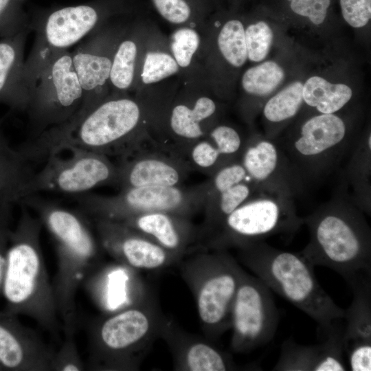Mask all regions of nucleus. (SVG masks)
I'll return each instance as SVG.
<instances>
[{
	"label": "nucleus",
	"mask_w": 371,
	"mask_h": 371,
	"mask_svg": "<svg viewBox=\"0 0 371 371\" xmlns=\"http://www.w3.org/2000/svg\"><path fill=\"white\" fill-rule=\"evenodd\" d=\"M303 220L310 240L300 253L313 267L335 271L352 290L371 286V231L359 207L338 194Z\"/></svg>",
	"instance_id": "1"
},
{
	"label": "nucleus",
	"mask_w": 371,
	"mask_h": 371,
	"mask_svg": "<svg viewBox=\"0 0 371 371\" xmlns=\"http://www.w3.org/2000/svg\"><path fill=\"white\" fill-rule=\"evenodd\" d=\"M19 204L32 210L53 237L58 254V271L53 286L57 311L65 335H74L78 288L101 265L104 250L84 213L32 194Z\"/></svg>",
	"instance_id": "2"
},
{
	"label": "nucleus",
	"mask_w": 371,
	"mask_h": 371,
	"mask_svg": "<svg viewBox=\"0 0 371 371\" xmlns=\"http://www.w3.org/2000/svg\"><path fill=\"white\" fill-rule=\"evenodd\" d=\"M21 207L17 225L9 236L1 291L8 313L30 317L54 333L58 311L40 245L43 224L27 207Z\"/></svg>",
	"instance_id": "3"
},
{
	"label": "nucleus",
	"mask_w": 371,
	"mask_h": 371,
	"mask_svg": "<svg viewBox=\"0 0 371 371\" xmlns=\"http://www.w3.org/2000/svg\"><path fill=\"white\" fill-rule=\"evenodd\" d=\"M237 249L242 264L271 290L315 321L325 335L344 319L345 309L324 290L314 267L300 253L276 249L263 240Z\"/></svg>",
	"instance_id": "4"
},
{
	"label": "nucleus",
	"mask_w": 371,
	"mask_h": 371,
	"mask_svg": "<svg viewBox=\"0 0 371 371\" xmlns=\"http://www.w3.org/2000/svg\"><path fill=\"white\" fill-rule=\"evenodd\" d=\"M165 317L156 299L148 293L139 302L95 320L89 329V368L139 370L159 338Z\"/></svg>",
	"instance_id": "5"
},
{
	"label": "nucleus",
	"mask_w": 371,
	"mask_h": 371,
	"mask_svg": "<svg viewBox=\"0 0 371 371\" xmlns=\"http://www.w3.org/2000/svg\"><path fill=\"white\" fill-rule=\"evenodd\" d=\"M178 265L194 296L205 337L217 340L232 327V306L245 271L227 250H197Z\"/></svg>",
	"instance_id": "6"
},
{
	"label": "nucleus",
	"mask_w": 371,
	"mask_h": 371,
	"mask_svg": "<svg viewBox=\"0 0 371 371\" xmlns=\"http://www.w3.org/2000/svg\"><path fill=\"white\" fill-rule=\"evenodd\" d=\"M143 118L144 111L137 100L120 95L106 97L49 154L59 153L73 146L109 157H124L146 144L142 131Z\"/></svg>",
	"instance_id": "7"
},
{
	"label": "nucleus",
	"mask_w": 371,
	"mask_h": 371,
	"mask_svg": "<svg viewBox=\"0 0 371 371\" xmlns=\"http://www.w3.org/2000/svg\"><path fill=\"white\" fill-rule=\"evenodd\" d=\"M303 223L293 198L258 192L228 215L199 249H237L273 235L295 232Z\"/></svg>",
	"instance_id": "8"
},
{
	"label": "nucleus",
	"mask_w": 371,
	"mask_h": 371,
	"mask_svg": "<svg viewBox=\"0 0 371 371\" xmlns=\"http://www.w3.org/2000/svg\"><path fill=\"white\" fill-rule=\"evenodd\" d=\"M203 183L192 187L142 186L120 190L113 196L86 192L74 196L80 210L93 219L121 221L128 217L155 212L191 218L203 210Z\"/></svg>",
	"instance_id": "9"
},
{
	"label": "nucleus",
	"mask_w": 371,
	"mask_h": 371,
	"mask_svg": "<svg viewBox=\"0 0 371 371\" xmlns=\"http://www.w3.org/2000/svg\"><path fill=\"white\" fill-rule=\"evenodd\" d=\"M82 98L71 53L67 49L57 52L30 88L26 112L31 138L70 120L78 113Z\"/></svg>",
	"instance_id": "10"
},
{
	"label": "nucleus",
	"mask_w": 371,
	"mask_h": 371,
	"mask_svg": "<svg viewBox=\"0 0 371 371\" xmlns=\"http://www.w3.org/2000/svg\"><path fill=\"white\" fill-rule=\"evenodd\" d=\"M352 146L346 122L335 113L308 118L294 136L280 144L304 182L335 169Z\"/></svg>",
	"instance_id": "11"
},
{
	"label": "nucleus",
	"mask_w": 371,
	"mask_h": 371,
	"mask_svg": "<svg viewBox=\"0 0 371 371\" xmlns=\"http://www.w3.org/2000/svg\"><path fill=\"white\" fill-rule=\"evenodd\" d=\"M65 150L71 153L67 158L59 157L58 153L49 154L45 158L43 167L34 172L23 186L21 199L41 192L75 196L100 186L117 187V165L109 157L73 146Z\"/></svg>",
	"instance_id": "12"
},
{
	"label": "nucleus",
	"mask_w": 371,
	"mask_h": 371,
	"mask_svg": "<svg viewBox=\"0 0 371 371\" xmlns=\"http://www.w3.org/2000/svg\"><path fill=\"white\" fill-rule=\"evenodd\" d=\"M122 0H94L34 14L30 30L35 32L32 51L51 56L67 49L99 29L105 19L119 12Z\"/></svg>",
	"instance_id": "13"
},
{
	"label": "nucleus",
	"mask_w": 371,
	"mask_h": 371,
	"mask_svg": "<svg viewBox=\"0 0 371 371\" xmlns=\"http://www.w3.org/2000/svg\"><path fill=\"white\" fill-rule=\"evenodd\" d=\"M279 320L271 289L260 278L245 271L232 306V350L247 353L266 345L273 338Z\"/></svg>",
	"instance_id": "14"
},
{
	"label": "nucleus",
	"mask_w": 371,
	"mask_h": 371,
	"mask_svg": "<svg viewBox=\"0 0 371 371\" xmlns=\"http://www.w3.org/2000/svg\"><path fill=\"white\" fill-rule=\"evenodd\" d=\"M260 192L293 198L304 181L280 146L268 137L247 139L239 159Z\"/></svg>",
	"instance_id": "15"
},
{
	"label": "nucleus",
	"mask_w": 371,
	"mask_h": 371,
	"mask_svg": "<svg viewBox=\"0 0 371 371\" xmlns=\"http://www.w3.org/2000/svg\"><path fill=\"white\" fill-rule=\"evenodd\" d=\"M89 35L71 53L75 71L82 89L83 98L78 113L71 118L78 122L93 108L105 99L113 52L115 34L100 30ZM76 128V127H75Z\"/></svg>",
	"instance_id": "16"
},
{
	"label": "nucleus",
	"mask_w": 371,
	"mask_h": 371,
	"mask_svg": "<svg viewBox=\"0 0 371 371\" xmlns=\"http://www.w3.org/2000/svg\"><path fill=\"white\" fill-rule=\"evenodd\" d=\"M117 187L179 186L192 171L187 161L157 143L117 159Z\"/></svg>",
	"instance_id": "17"
},
{
	"label": "nucleus",
	"mask_w": 371,
	"mask_h": 371,
	"mask_svg": "<svg viewBox=\"0 0 371 371\" xmlns=\"http://www.w3.org/2000/svg\"><path fill=\"white\" fill-rule=\"evenodd\" d=\"M104 251L136 271L163 269L179 260L139 232L117 221L93 219Z\"/></svg>",
	"instance_id": "18"
},
{
	"label": "nucleus",
	"mask_w": 371,
	"mask_h": 371,
	"mask_svg": "<svg viewBox=\"0 0 371 371\" xmlns=\"http://www.w3.org/2000/svg\"><path fill=\"white\" fill-rule=\"evenodd\" d=\"M159 338L167 344L178 371H227L238 367L230 354L224 352L205 337L191 334L172 319L165 317Z\"/></svg>",
	"instance_id": "19"
},
{
	"label": "nucleus",
	"mask_w": 371,
	"mask_h": 371,
	"mask_svg": "<svg viewBox=\"0 0 371 371\" xmlns=\"http://www.w3.org/2000/svg\"><path fill=\"white\" fill-rule=\"evenodd\" d=\"M137 271L115 261L101 265L82 284L97 306L109 314L139 302L148 294Z\"/></svg>",
	"instance_id": "20"
},
{
	"label": "nucleus",
	"mask_w": 371,
	"mask_h": 371,
	"mask_svg": "<svg viewBox=\"0 0 371 371\" xmlns=\"http://www.w3.org/2000/svg\"><path fill=\"white\" fill-rule=\"evenodd\" d=\"M32 329L10 313H0V368L14 371H48L54 355Z\"/></svg>",
	"instance_id": "21"
},
{
	"label": "nucleus",
	"mask_w": 371,
	"mask_h": 371,
	"mask_svg": "<svg viewBox=\"0 0 371 371\" xmlns=\"http://www.w3.org/2000/svg\"><path fill=\"white\" fill-rule=\"evenodd\" d=\"M120 222L149 238L177 258L179 261L196 251L199 226L191 218L177 214L155 212L128 217Z\"/></svg>",
	"instance_id": "22"
},
{
	"label": "nucleus",
	"mask_w": 371,
	"mask_h": 371,
	"mask_svg": "<svg viewBox=\"0 0 371 371\" xmlns=\"http://www.w3.org/2000/svg\"><path fill=\"white\" fill-rule=\"evenodd\" d=\"M344 327L338 324L320 344L304 345L291 338L281 346L273 368L278 371H344Z\"/></svg>",
	"instance_id": "23"
},
{
	"label": "nucleus",
	"mask_w": 371,
	"mask_h": 371,
	"mask_svg": "<svg viewBox=\"0 0 371 371\" xmlns=\"http://www.w3.org/2000/svg\"><path fill=\"white\" fill-rule=\"evenodd\" d=\"M345 310L343 344L352 371L371 370V286L352 290Z\"/></svg>",
	"instance_id": "24"
},
{
	"label": "nucleus",
	"mask_w": 371,
	"mask_h": 371,
	"mask_svg": "<svg viewBox=\"0 0 371 371\" xmlns=\"http://www.w3.org/2000/svg\"><path fill=\"white\" fill-rule=\"evenodd\" d=\"M246 140L235 128L219 124L193 144L184 158L192 170L210 177L224 166L239 161Z\"/></svg>",
	"instance_id": "25"
},
{
	"label": "nucleus",
	"mask_w": 371,
	"mask_h": 371,
	"mask_svg": "<svg viewBox=\"0 0 371 371\" xmlns=\"http://www.w3.org/2000/svg\"><path fill=\"white\" fill-rule=\"evenodd\" d=\"M29 32L0 39V103L26 111L30 92L25 79L24 48Z\"/></svg>",
	"instance_id": "26"
},
{
	"label": "nucleus",
	"mask_w": 371,
	"mask_h": 371,
	"mask_svg": "<svg viewBox=\"0 0 371 371\" xmlns=\"http://www.w3.org/2000/svg\"><path fill=\"white\" fill-rule=\"evenodd\" d=\"M216 109L215 102L206 96L199 98L192 107L184 104L175 105L168 117L172 140L166 150L184 159L188 148L207 133L203 123L214 115Z\"/></svg>",
	"instance_id": "27"
},
{
	"label": "nucleus",
	"mask_w": 371,
	"mask_h": 371,
	"mask_svg": "<svg viewBox=\"0 0 371 371\" xmlns=\"http://www.w3.org/2000/svg\"><path fill=\"white\" fill-rule=\"evenodd\" d=\"M4 119L0 118V202L12 205L20 201L22 189L34 172L30 161L5 136Z\"/></svg>",
	"instance_id": "28"
},
{
	"label": "nucleus",
	"mask_w": 371,
	"mask_h": 371,
	"mask_svg": "<svg viewBox=\"0 0 371 371\" xmlns=\"http://www.w3.org/2000/svg\"><path fill=\"white\" fill-rule=\"evenodd\" d=\"M260 192L251 180L238 183L224 191L205 195L203 207L204 219L199 226L201 243L237 207Z\"/></svg>",
	"instance_id": "29"
},
{
	"label": "nucleus",
	"mask_w": 371,
	"mask_h": 371,
	"mask_svg": "<svg viewBox=\"0 0 371 371\" xmlns=\"http://www.w3.org/2000/svg\"><path fill=\"white\" fill-rule=\"evenodd\" d=\"M349 153L345 177L352 190L351 201L363 212L370 214V132L366 138L353 144Z\"/></svg>",
	"instance_id": "30"
},
{
	"label": "nucleus",
	"mask_w": 371,
	"mask_h": 371,
	"mask_svg": "<svg viewBox=\"0 0 371 371\" xmlns=\"http://www.w3.org/2000/svg\"><path fill=\"white\" fill-rule=\"evenodd\" d=\"M304 102L315 108L319 113H335L341 110L352 96V89L346 85L333 84L314 76L306 80L302 87Z\"/></svg>",
	"instance_id": "31"
},
{
	"label": "nucleus",
	"mask_w": 371,
	"mask_h": 371,
	"mask_svg": "<svg viewBox=\"0 0 371 371\" xmlns=\"http://www.w3.org/2000/svg\"><path fill=\"white\" fill-rule=\"evenodd\" d=\"M115 46L109 76V84L117 93L131 87L135 75L137 45L126 38Z\"/></svg>",
	"instance_id": "32"
},
{
	"label": "nucleus",
	"mask_w": 371,
	"mask_h": 371,
	"mask_svg": "<svg viewBox=\"0 0 371 371\" xmlns=\"http://www.w3.org/2000/svg\"><path fill=\"white\" fill-rule=\"evenodd\" d=\"M302 87L301 82H293L269 98L262 109L265 120L278 124L295 117L304 103Z\"/></svg>",
	"instance_id": "33"
},
{
	"label": "nucleus",
	"mask_w": 371,
	"mask_h": 371,
	"mask_svg": "<svg viewBox=\"0 0 371 371\" xmlns=\"http://www.w3.org/2000/svg\"><path fill=\"white\" fill-rule=\"evenodd\" d=\"M284 78L283 69L274 61H266L247 69L242 78L245 91L255 96L271 93Z\"/></svg>",
	"instance_id": "34"
},
{
	"label": "nucleus",
	"mask_w": 371,
	"mask_h": 371,
	"mask_svg": "<svg viewBox=\"0 0 371 371\" xmlns=\"http://www.w3.org/2000/svg\"><path fill=\"white\" fill-rule=\"evenodd\" d=\"M218 45L224 58L232 66H243L247 58L245 29L242 22L231 19L222 27Z\"/></svg>",
	"instance_id": "35"
},
{
	"label": "nucleus",
	"mask_w": 371,
	"mask_h": 371,
	"mask_svg": "<svg viewBox=\"0 0 371 371\" xmlns=\"http://www.w3.org/2000/svg\"><path fill=\"white\" fill-rule=\"evenodd\" d=\"M26 0H0V38L30 32V19L23 8Z\"/></svg>",
	"instance_id": "36"
},
{
	"label": "nucleus",
	"mask_w": 371,
	"mask_h": 371,
	"mask_svg": "<svg viewBox=\"0 0 371 371\" xmlns=\"http://www.w3.org/2000/svg\"><path fill=\"white\" fill-rule=\"evenodd\" d=\"M179 67L175 58L167 53L148 52L144 60L142 80L144 84L157 82L176 74Z\"/></svg>",
	"instance_id": "37"
},
{
	"label": "nucleus",
	"mask_w": 371,
	"mask_h": 371,
	"mask_svg": "<svg viewBox=\"0 0 371 371\" xmlns=\"http://www.w3.org/2000/svg\"><path fill=\"white\" fill-rule=\"evenodd\" d=\"M247 58L253 62H260L267 56L273 41V32L265 21L249 25L245 30Z\"/></svg>",
	"instance_id": "38"
},
{
	"label": "nucleus",
	"mask_w": 371,
	"mask_h": 371,
	"mask_svg": "<svg viewBox=\"0 0 371 371\" xmlns=\"http://www.w3.org/2000/svg\"><path fill=\"white\" fill-rule=\"evenodd\" d=\"M200 43L198 33L190 27H181L171 37L173 58L181 67H187L191 63Z\"/></svg>",
	"instance_id": "39"
},
{
	"label": "nucleus",
	"mask_w": 371,
	"mask_h": 371,
	"mask_svg": "<svg viewBox=\"0 0 371 371\" xmlns=\"http://www.w3.org/2000/svg\"><path fill=\"white\" fill-rule=\"evenodd\" d=\"M85 366L76 345L74 335H65L64 342L57 352L54 353L51 370L81 371Z\"/></svg>",
	"instance_id": "40"
},
{
	"label": "nucleus",
	"mask_w": 371,
	"mask_h": 371,
	"mask_svg": "<svg viewBox=\"0 0 371 371\" xmlns=\"http://www.w3.org/2000/svg\"><path fill=\"white\" fill-rule=\"evenodd\" d=\"M157 12L173 24L186 23L192 15L193 8L188 0H151Z\"/></svg>",
	"instance_id": "41"
},
{
	"label": "nucleus",
	"mask_w": 371,
	"mask_h": 371,
	"mask_svg": "<svg viewBox=\"0 0 371 371\" xmlns=\"http://www.w3.org/2000/svg\"><path fill=\"white\" fill-rule=\"evenodd\" d=\"M344 20L352 27H364L371 18V0H339Z\"/></svg>",
	"instance_id": "42"
},
{
	"label": "nucleus",
	"mask_w": 371,
	"mask_h": 371,
	"mask_svg": "<svg viewBox=\"0 0 371 371\" xmlns=\"http://www.w3.org/2000/svg\"><path fill=\"white\" fill-rule=\"evenodd\" d=\"M291 10L308 18L313 24H322L327 15L330 0H287Z\"/></svg>",
	"instance_id": "43"
},
{
	"label": "nucleus",
	"mask_w": 371,
	"mask_h": 371,
	"mask_svg": "<svg viewBox=\"0 0 371 371\" xmlns=\"http://www.w3.org/2000/svg\"><path fill=\"white\" fill-rule=\"evenodd\" d=\"M11 204L0 202V240H6L12 230L10 229Z\"/></svg>",
	"instance_id": "44"
},
{
	"label": "nucleus",
	"mask_w": 371,
	"mask_h": 371,
	"mask_svg": "<svg viewBox=\"0 0 371 371\" xmlns=\"http://www.w3.org/2000/svg\"><path fill=\"white\" fill-rule=\"evenodd\" d=\"M8 240H0V289H1L5 268V254Z\"/></svg>",
	"instance_id": "45"
},
{
	"label": "nucleus",
	"mask_w": 371,
	"mask_h": 371,
	"mask_svg": "<svg viewBox=\"0 0 371 371\" xmlns=\"http://www.w3.org/2000/svg\"></svg>",
	"instance_id": "46"
}]
</instances>
